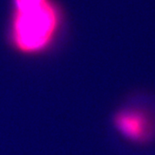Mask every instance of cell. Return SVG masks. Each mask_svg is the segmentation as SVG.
Instances as JSON below:
<instances>
[{
	"instance_id": "obj_1",
	"label": "cell",
	"mask_w": 155,
	"mask_h": 155,
	"mask_svg": "<svg viewBox=\"0 0 155 155\" xmlns=\"http://www.w3.org/2000/svg\"><path fill=\"white\" fill-rule=\"evenodd\" d=\"M111 126L128 144L147 147L155 143V98L145 93L131 95L112 114Z\"/></svg>"
},
{
	"instance_id": "obj_2",
	"label": "cell",
	"mask_w": 155,
	"mask_h": 155,
	"mask_svg": "<svg viewBox=\"0 0 155 155\" xmlns=\"http://www.w3.org/2000/svg\"><path fill=\"white\" fill-rule=\"evenodd\" d=\"M57 24L55 10L48 2L32 11L17 12L14 45L23 54H35L49 45Z\"/></svg>"
},
{
	"instance_id": "obj_3",
	"label": "cell",
	"mask_w": 155,
	"mask_h": 155,
	"mask_svg": "<svg viewBox=\"0 0 155 155\" xmlns=\"http://www.w3.org/2000/svg\"><path fill=\"white\" fill-rule=\"evenodd\" d=\"M47 2L48 0H15V6L17 12H25L43 5Z\"/></svg>"
}]
</instances>
